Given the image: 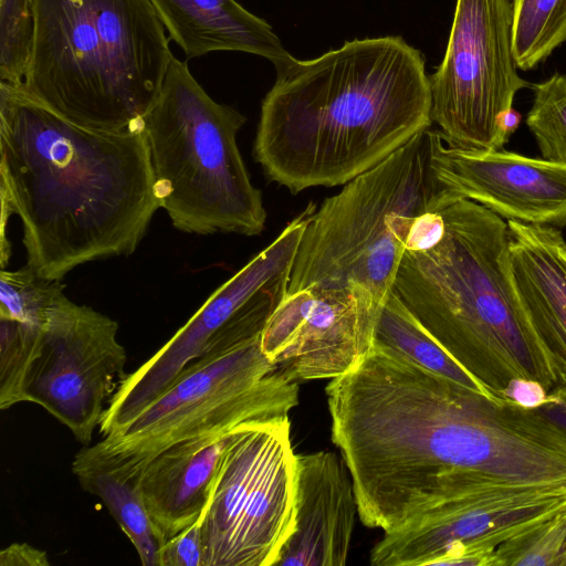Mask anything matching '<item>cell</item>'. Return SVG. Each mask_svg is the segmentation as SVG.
I'll list each match as a JSON object with an SVG mask.
<instances>
[{
    "instance_id": "1",
    "label": "cell",
    "mask_w": 566,
    "mask_h": 566,
    "mask_svg": "<svg viewBox=\"0 0 566 566\" xmlns=\"http://www.w3.org/2000/svg\"><path fill=\"white\" fill-rule=\"evenodd\" d=\"M326 396L332 438L369 527L403 525L475 473L527 483L566 473V433L538 412L382 345L333 378Z\"/></svg>"
},
{
    "instance_id": "2",
    "label": "cell",
    "mask_w": 566,
    "mask_h": 566,
    "mask_svg": "<svg viewBox=\"0 0 566 566\" xmlns=\"http://www.w3.org/2000/svg\"><path fill=\"white\" fill-rule=\"evenodd\" d=\"M0 154V200L44 279L134 253L160 208L143 130L81 127L2 81Z\"/></svg>"
},
{
    "instance_id": "3",
    "label": "cell",
    "mask_w": 566,
    "mask_h": 566,
    "mask_svg": "<svg viewBox=\"0 0 566 566\" xmlns=\"http://www.w3.org/2000/svg\"><path fill=\"white\" fill-rule=\"evenodd\" d=\"M275 70L253 156L292 193L345 185L432 126L423 56L401 36L355 39Z\"/></svg>"
},
{
    "instance_id": "4",
    "label": "cell",
    "mask_w": 566,
    "mask_h": 566,
    "mask_svg": "<svg viewBox=\"0 0 566 566\" xmlns=\"http://www.w3.org/2000/svg\"><path fill=\"white\" fill-rule=\"evenodd\" d=\"M392 292L495 398L516 378L562 384L516 293L507 222L484 206L462 198L419 218Z\"/></svg>"
},
{
    "instance_id": "5",
    "label": "cell",
    "mask_w": 566,
    "mask_h": 566,
    "mask_svg": "<svg viewBox=\"0 0 566 566\" xmlns=\"http://www.w3.org/2000/svg\"><path fill=\"white\" fill-rule=\"evenodd\" d=\"M30 1L23 90L81 127L143 130L174 55L149 0Z\"/></svg>"
},
{
    "instance_id": "6",
    "label": "cell",
    "mask_w": 566,
    "mask_h": 566,
    "mask_svg": "<svg viewBox=\"0 0 566 566\" xmlns=\"http://www.w3.org/2000/svg\"><path fill=\"white\" fill-rule=\"evenodd\" d=\"M428 127L316 208L287 286L357 290L384 306L412 227L458 198L439 177Z\"/></svg>"
},
{
    "instance_id": "7",
    "label": "cell",
    "mask_w": 566,
    "mask_h": 566,
    "mask_svg": "<svg viewBox=\"0 0 566 566\" xmlns=\"http://www.w3.org/2000/svg\"><path fill=\"white\" fill-rule=\"evenodd\" d=\"M245 117L216 102L171 56L145 135L160 208L179 231L258 235L265 226L262 193L251 181L237 135Z\"/></svg>"
},
{
    "instance_id": "8",
    "label": "cell",
    "mask_w": 566,
    "mask_h": 566,
    "mask_svg": "<svg viewBox=\"0 0 566 566\" xmlns=\"http://www.w3.org/2000/svg\"><path fill=\"white\" fill-rule=\"evenodd\" d=\"M260 337L191 361L130 421L84 446L72 472L102 470L135 482L157 454L180 441L289 419L298 402L297 382L266 358Z\"/></svg>"
},
{
    "instance_id": "9",
    "label": "cell",
    "mask_w": 566,
    "mask_h": 566,
    "mask_svg": "<svg viewBox=\"0 0 566 566\" xmlns=\"http://www.w3.org/2000/svg\"><path fill=\"white\" fill-rule=\"evenodd\" d=\"M295 489L290 419L245 428L203 516V566L275 565L294 527Z\"/></svg>"
},
{
    "instance_id": "10",
    "label": "cell",
    "mask_w": 566,
    "mask_h": 566,
    "mask_svg": "<svg viewBox=\"0 0 566 566\" xmlns=\"http://www.w3.org/2000/svg\"><path fill=\"white\" fill-rule=\"evenodd\" d=\"M517 69L511 0H457L444 56L429 76L431 118L448 146L503 149L502 120L531 87Z\"/></svg>"
},
{
    "instance_id": "11",
    "label": "cell",
    "mask_w": 566,
    "mask_h": 566,
    "mask_svg": "<svg viewBox=\"0 0 566 566\" xmlns=\"http://www.w3.org/2000/svg\"><path fill=\"white\" fill-rule=\"evenodd\" d=\"M566 509V481L527 483L474 474L403 525L385 532L373 566H427L461 545L496 548Z\"/></svg>"
},
{
    "instance_id": "12",
    "label": "cell",
    "mask_w": 566,
    "mask_h": 566,
    "mask_svg": "<svg viewBox=\"0 0 566 566\" xmlns=\"http://www.w3.org/2000/svg\"><path fill=\"white\" fill-rule=\"evenodd\" d=\"M118 323L62 292L44 327L41 354L29 378L27 401L90 446L108 401L125 377L126 350Z\"/></svg>"
},
{
    "instance_id": "13",
    "label": "cell",
    "mask_w": 566,
    "mask_h": 566,
    "mask_svg": "<svg viewBox=\"0 0 566 566\" xmlns=\"http://www.w3.org/2000/svg\"><path fill=\"white\" fill-rule=\"evenodd\" d=\"M381 308L365 292L308 286L281 301L262 331L261 349L289 380L336 378L373 349Z\"/></svg>"
},
{
    "instance_id": "14",
    "label": "cell",
    "mask_w": 566,
    "mask_h": 566,
    "mask_svg": "<svg viewBox=\"0 0 566 566\" xmlns=\"http://www.w3.org/2000/svg\"><path fill=\"white\" fill-rule=\"evenodd\" d=\"M433 159L439 177L458 198L507 221L566 227V165L504 149L450 147L440 132Z\"/></svg>"
},
{
    "instance_id": "15",
    "label": "cell",
    "mask_w": 566,
    "mask_h": 566,
    "mask_svg": "<svg viewBox=\"0 0 566 566\" xmlns=\"http://www.w3.org/2000/svg\"><path fill=\"white\" fill-rule=\"evenodd\" d=\"M357 513L344 460L328 451L296 454L294 527L275 565H345Z\"/></svg>"
},
{
    "instance_id": "16",
    "label": "cell",
    "mask_w": 566,
    "mask_h": 566,
    "mask_svg": "<svg viewBox=\"0 0 566 566\" xmlns=\"http://www.w3.org/2000/svg\"><path fill=\"white\" fill-rule=\"evenodd\" d=\"M248 427L180 441L143 469L135 483L160 546L208 510L224 457Z\"/></svg>"
},
{
    "instance_id": "17",
    "label": "cell",
    "mask_w": 566,
    "mask_h": 566,
    "mask_svg": "<svg viewBox=\"0 0 566 566\" xmlns=\"http://www.w3.org/2000/svg\"><path fill=\"white\" fill-rule=\"evenodd\" d=\"M512 280L562 382H566V241L558 228L507 221Z\"/></svg>"
},
{
    "instance_id": "18",
    "label": "cell",
    "mask_w": 566,
    "mask_h": 566,
    "mask_svg": "<svg viewBox=\"0 0 566 566\" xmlns=\"http://www.w3.org/2000/svg\"><path fill=\"white\" fill-rule=\"evenodd\" d=\"M316 205L295 217L279 237L219 286L161 347L164 359L177 369L201 357L228 319L258 293L290 277L303 233Z\"/></svg>"
},
{
    "instance_id": "19",
    "label": "cell",
    "mask_w": 566,
    "mask_h": 566,
    "mask_svg": "<svg viewBox=\"0 0 566 566\" xmlns=\"http://www.w3.org/2000/svg\"><path fill=\"white\" fill-rule=\"evenodd\" d=\"M158 19L187 59L235 51L281 64L292 55L272 27L237 0H149Z\"/></svg>"
},
{
    "instance_id": "20",
    "label": "cell",
    "mask_w": 566,
    "mask_h": 566,
    "mask_svg": "<svg viewBox=\"0 0 566 566\" xmlns=\"http://www.w3.org/2000/svg\"><path fill=\"white\" fill-rule=\"evenodd\" d=\"M375 344L389 347L434 374L497 399L442 347L392 291L380 311Z\"/></svg>"
},
{
    "instance_id": "21",
    "label": "cell",
    "mask_w": 566,
    "mask_h": 566,
    "mask_svg": "<svg viewBox=\"0 0 566 566\" xmlns=\"http://www.w3.org/2000/svg\"><path fill=\"white\" fill-rule=\"evenodd\" d=\"M83 490L102 500L135 547L144 566H158L160 543L137 485L107 471L73 472Z\"/></svg>"
},
{
    "instance_id": "22",
    "label": "cell",
    "mask_w": 566,
    "mask_h": 566,
    "mask_svg": "<svg viewBox=\"0 0 566 566\" xmlns=\"http://www.w3.org/2000/svg\"><path fill=\"white\" fill-rule=\"evenodd\" d=\"M516 65L530 71L566 42V0H511Z\"/></svg>"
},
{
    "instance_id": "23",
    "label": "cell",
    "mask_w": 566,
    "mask_h": 566,
    "mask_svg": "<svg viewBox=\"0 0 566 566\" xmlns=\"http://www.w3.org/2000/svg\"><path fill=\"white\" fill-rule=\"evenodd\" d=\"M44 328L0 317V409L27 401L28 384L41 354Z\"/></svg>"
},
{
    "instance_id": "24",
    "label": "cell",
    "mask_w": 566,
    "mask_h": 566,
    "mask_svg": "<svg viewBox=\"0 0 566 566\" xmlns=\"http://www.w3.org/2000/svg\"><path fill=\"white\" fill-rule=\"evenodd\" d=\"M533 103L526 125L545 160L566 165V73L531 84Z\"/></svg>"
},
{
    "instance_id": "25",
    "label": "cell",
    "mask_w": 566,
    "mask_h": 566,
    "mask_svg": "<svg viewBox=\"0 0 566 566\" xmlns=\"http://www.w3.org/2000/svg\"><path fill=\"white\" fill-rule=\"evenodd\" d=\"M64 292L61 281L36 274L29 265L0 272V317L44 328L56 297Z\"/></svg>"
},
{
    "instance_id": "26",
    "label": "cell",
    "mask_w": 566,
    "mask_h": 566,
    "mask_svg": "<svg viewBox=\"0 0 566 566\" xmlns=\"http://www.w3.org/2000/svg\"><path fill=\"white\" fill-rule=\"evenodd\" d=\"M566 545V509L496 548V566H557Z\"/></svg>"
},
{
    "instance_id": "27",
    "label": "cell",
    "mask_w": 566,
    "mask_h": 566,
    "mask_svg": "<svg viewBox=\"0 0 566 566\" xmlns=\"http://www.w3.org/2000/svg\"><path fill=\"white\" fill-rule=\"evenodd\" d=\"M31 36V1L0 0V81L22 83Z\"/></svg>"
},
{
    "instance_id": "28",
    "label": "cell",
    "mask_w": 566,
    "mask_h": 566,
    "mask_svg": "<svg viewBox=\"0 0 566 566\" xmlns=\"http://www.w3.org/2000/svg\"><path fill=\"white\" fill-rule=\"evenodd\" d=\"M205 514L160 546L158 566H203L202 521Z\"/></svg>"
},
{
    "instance_id": "29",
    "label": "cell",
    "mask_w": 566,
    "mask_h": 566,
    "mask_svg": "<svg viewBox=\"0 0 566 566\" xmlns=\"http://www.w3.org/2000/svg\"><path fill=\"white\" fill-rule=\"evenodd\" d=\"M547 394L546 388L538 381L516 378L509 384L503 398L509 402L534 410L545 401Z\"/></svg>"
},
{
    "instance_id": "30",
    "label": "cell",
    "mask_w": 566,
    "mask_h": 566,
    "mask_svg": "<svg viewBox=\"0 0 566 566\" xmlns=\"http://www.w3.org/2000/svg\"><path fill=\"white\" fill-rule=\"evenodd\" d=\"M46 552L27 543H13L0 552V566H49Z\"/></svg>"
},
{
    "instance_id": "31",
    "label": "cell",
    "mask_w": 566,
    "mask_h": 566,
    "mask_svg": "<svg viewBox=\"0 0 566 566\" xmlns=\"http://www.w3.org/2000/svg\"><path fill=\"white\" fill-rule=\"evenodd\" d=\"M534 410L566 432V382L548 391L545 401Z\"/></svg>"
},
{
    "instance_id": "32",
    "label": "cell",
    "mask_w": 566,
    "mask_h": 566,
    "mask_svg": "<svg viewBox=\"0 0 566 566\" xmlns=\"http://www.w3.org/2000/svg\"><path fill=\"white\" fill-rule=\"evenodd\" d=\"M522 120V115L514 108L510 109L502 120V136L505 143L517 129Z\"/></svg>"
},
{
    "instance_id": "33",
    "label": "cell",
    "mask_w": 566,
    "mask_h": 566,
    "mask_svg": "<svg viewBox=\"0 0 566 566\" xmlns=\"http://www.w3.org/2000/svg\"><path fill=\"white\" fill-rule=\"evenodd\" d=\"M557 566H566V545L560 554L558 565Z\"/></svg>"
}]
</instances>
